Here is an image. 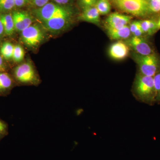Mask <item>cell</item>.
<instances>
[{
	"instance_id": "1",
	"label": "cell",
	"mask_w": 160,
	"mask_h": 160,
	"mask_svg": "<svg viewBox=\"0 0 160 160\" xmlns=\"http://www.w3.org/2000/svg\"><path fill=\"white\" fill-rule=\"evenodd\" d=\"M132 93L139 102L151 106L154 105L156 103V92L153 77L138 72L132 86Z\"/></svg>"
},
{
	"instance_id": "2",
	"label": "cell",
	"mask_w": 160,
	"mask_h": 160,
	"mask_svg": "<svg viewBox=\"0 0 160 160\" xmlns=\"http://www.w3.org/2000/svg\"><path fill=\"white\" fill-rule=\"evenodd\" d=\"M133 59L138 68V72L144 75L154 77L160 71V56L156 52L147 55L134 52Z\"/></svg>"
},
{
	"instance_id": "3",
	"label": "cell",
	"mask_w": 160,
	"mask_h": 160,
	"mask_svg": "<svg viewBox=\"0 0 160 160\" xmlns=\"http://www.w3.org/2000/svg\"><path fill=\"white\" fill-rule=\"evenodd\" d=\"M12 77L15 82L22 85L37 86L40 82L34 66L29 62L16 66L13 69Z\"/></svg>"
},
{
	"instance_id": "4",
	"label": "cell",
	"mask_w": 160,
	"mask_h": 160,
	"mask_svg": "<svg viewBox=\"0 0 160 160\" xmlns=\"http://www.w3.org/2000/svg\"><path fill=\"white\" fill-rule=\"evenodd\" d=\"M114 6L120 11L139 18L149 17L146 0H113Z\"/></svg>"
},
{
	"instance_id": "5",
	"label": "cell",
	"mask_w": 160,
	"mask_h": 160,
	"mask_svg": "<svg viewBox=\"0 0 160 160\" xmlns=\"http://www.w3.org/2000/svg\"><path fill=\"white\" fill-rule=\"evenodd\" d=\"M72 10L67 6H61L54 2H49L45 6L33 10V14L42 22Z\"/></svg>"
},
{
	"instance_id": "6",
	"label": "cell",
	"mask_w": 160,
	"mask_h": 160,
	"mask_svg": "<svg viewBox=\"0 0 160 160\" xmlns=\"http://www.w3.org/2000/svg\"><path fill=\"white\" fill-rule=\"evenodd\" d=\"M73 15L72 9L42 23L45 28L49 31L52 32L61 31L71 25Z\"/></svg>"
},
{
	"instance_id": "7",
	"label": "cell",
	"mask_w": 160,
	"mask_h": 160,
	"mask_svg": "<svg viewBox=\"0 0 160 160\" xmlns=\"http://www.w3.org/2000/svg\"><path fill=\"white\" fill-rule=\"evenodd\" d=\"M126 44L135 53L147 55L156 52L151 43L145 37H134L128 39Z\"/></svg>"
},
{
	"instance_id": "8",
	"label": "cell",
	"mask_w": 160,
	"mask_h": 160,
	"mask_svg": "<svg viewBox=\"0 0 160 160\" xmlns=\"http://www.w3.org/2000/svg\"><path fill=\"white\" fill-rule=\"evenodd\" d=\"M22 40L29 47L38 46L44 39V34L42 29L37 25H31L22 32Z\"/></svg>"
},
{
	"instance_id": "9",
	"label": "cell",
	"mask_w": 160,
	"mask_h": 160,
	"mask_svg": "<svg viewBox=\"0 0 160 160\" xmlns=\"http://www.w3.org/2000/svg\"><path fill=\"white\" fill-rule=\"evenodd\" d=\"M132 18L130 16L118 12H113L106 18L104 26L106 29H120L128 26L131 22Z\"/></svg>"
},
{
	"instance_id": "10",
	"label": "cell",
	"mask_w": 160,
	"mask_h": 160,
	"mask_svg": "<svg viewBox=\"0 0 160 160\" xmlns=\"http://www.w3.org/2000/svg\"><path fill=\"white\" fill-rule=\"evenodd\" d=\"M15 30L22 32L23 30L31 26L33 22V18L26 11H13L12 13Z\"/></svg>"
},
{
	"instance_id": "11",
	"label": "cell",
	"mask_w": 160,
	"mask_h": 160,
	"mask_svg": "<svg viewBox=\"0 0 160 160\" xmlns=\"http://www.w3.org/2000/svg\"><path fill=\"white\" fill-rule=\"evenodd\" d=\"M130 48L126 42L118 41L112 44L109 49V56L113 60L121 61L129 55Z\"/></svg>"
},
{
	"instance_id": "12",
	"label": "cell",
	"mask_w": 160,
	"mask_h": 160,
	"mask_svg": "<svg viewBox=\"0 0 160 160\" xmlns=\"http://www.w3.org/2000/svg\"><path fill=\"white\" fill-rule=\"evenodd\" d=\"M82 9V11L78 17L80 21L100 26V15L95 6L87 7Z\"/></svg>"
},
{
	"instance_id": "13",
	"label": "cell",
	"mask_w": 160,
	"mask_h": 160,
	"mask_svg": "<svg viewBox=\"0 0 160 160\" xmlns=\"http://www.w3.org/2000/svg\"><path fill=\"white\" fill-rule=\"evenodd\" d=\"M14 79L6 72H0V97L7 96L15 85Z\"/></svg>"
},
{
	"instance_id": "14",
	"label": "cell",
	"mask_w": 160,
	"mask_h": 160,
	"mask_svg": "<svg viewBox=\"0 0 160 160\" xmlns=\"http://www.w3.org/2000/svg\"><path fill=\"white\" fill-rule=\"evenodd\" d=\"M107 34L109 38L113 40L128 39L130 38L131 33L129 26H126L120 29H106Z\"/></svg>"
},
{
	"instance_id": "15",
	"label": "cell",
	"mask_w": 160,
	"mask_h": 160,
	"mask_svg": "<svg viewBox=\"0 0 160 160\" xmlns=\"http://www.w3.org/2000/svg\"><path fill=\"white\" fill-rule=\"evenodd\" d=\"M0 20L2 24L5 34L11 36L15 30L14 22L11 13H1Z\"/></svg>"
},
{
	"instance_id": "16",
	"label": "cell",
	"mask_w": 160,
	"mask_h": 160,
	"mask_svg": "<svg viewBox=\"0 0 160 160\" xmlns=\"http://www.w3.org/2000/svg\"><path fill=\"white\" fill-rule=\"evenodd\" d=\"M141 27L146 36L153 35L158 31L155 18L142 20Z\"/></svg>"
},
{
	"instance_id": "17",
	"label": "cell",
	"mask_w": 160,
	"mask_h": 160,
	"mask_svg": "<svg viewBox=\"0 0 160 160\" xmlns=\"http://www.w3.org/2000/svg\"><path fill=\"white\" fill-rule=\"evenodd\" d=\"M95 7L101 15L109 14L112 8L109 0H98Z\"/></svg>"
},
{
	"instance_id": "18",
	"label": "cell",
	"mask_w": 160,
	"mask_h": 160,
	"mask_svg": "<svg viewBox=\"0 0 160 160\" xmlns=\"http://www.w3.org/2000/svg\"><path fill=\"white\" fill-rule=\"evenodd\" d=\"M14 46L9 42L3 43L0 49L1 55L6 60L12 58Z\"/></svg>"
},
{
	"instance_id": "19",
	"label": "cell",
	"mask_w": 160,
	"mask_h": 160,
	"mask_svg": "<svg viewBox=\"0 0 160 160\" xmlns=\"http://www.w3.org/2000/svg\"><path fill=\"white\" fill-rule=\"evenodd\" d=\"M149 16L160 14V0H146Z\"/></svg>"
},
{
	"instance_id": "20",
	"label": "cell",
	"mask_w": 160,
	"mask_h": 160,
	"mask_svg": "<svg viewBox=\"0 0 160 160\" xmlns=\"http://www.w3.org/2000/svg\"><path fill=\"white\" fill-rule=\"evenodd\" d=\"M15 7L14 0H0V14L7 13Z\"/></svg>"
},
{
	"instance_id": "21",
	"label": "cell",
	"mask_w": 160,
	"mask_h": 160,
	"mask_svg": "<svg viewBox=\"0 0 160 160\" xmlns=\"http://www.w3.org/2000/svg\"><path fill=\"white\" fill-rule=\"evenodd\" d=\"M25 56V52L22 47L20 45L14 46L12 58L16 62L19 63L22 62Z\"/></svg>"
},
{
	"instance_id": "22",
	"label": "cell",
	"mask_w": 160,
	"mask_h": 160,
	"mask_svg": "<svg viewBox=\"0 0 160 160\" xmlns=\"http://www.w3.org/2000/svg\"><path fill=\"white\" fill-rule=\"evenodd\" d=\"M153 78L156 92V103H160V71L155 75Z\"/></svg>"
},
{
	"instance_id": "23",
	"label": "cell",
	"mask_w": 160,
	"mask_h": 160,
	"mask_svg": "<svg viewBox=\"0 0 160 160\" xmlns=\"http://www.w3.org/2000/svg\"><path fill=\"white\" fill-rule=\"evenodd\" d=\"M98 0H78L79 5L82 9L95 6Z\"/></svg>"
},
{
	"instance_id": "24",
	"label": "cell",
	"mask_w": 160,
	"mask_h": 160,
	"mask_svg": "<svg viewBox=\"0 0 160 160\" xmlns=\"http://www.w3.org/2000/svg\"><path fill=\"white\" fill-rule=\"evenodd\" d=\"M0 134L8 135L9 134V126L5 121L0 119Z\"/></svg>"
},
{
	"instance_id": "25",
	"label": "cell",
	"mask_w": 160,
	"mask_h": 160,
	"mask_svg": "<svg viewBox=\"0 0 160 160\" xmlns=\"http://www.w3.org/2000/svg\"><path fill=\"white\" fill-rule=\"evenodd\" d=\"M129 26L131 34H132L136 30L141 27V21H134L132 22Z\"/></svg>"
},
{
	"instance_id": "26",
	"label": "cell",
	"mask_w": 160,
	"mask_h": 160,
	"mask_svg": "<svg viewBox=\"0 0 160 160\" xmlns=\"http://www.w3.org/2000/svg\"><path fill=\"white\" fill-rule=\"evenodd\" d=\"M30 1L35 7L40 8L49 3V0H30Z\"/></svg>"
},
{
	"instance_id": "27",
	"label": "cell",
	"mask_w": 160,
	"mask_h": 160,
	"mask_svg": "<svg viewBox=\"0 0 160 160\" xmlns=\"http://www.w3.org/2000/svg\"><path fill=\"white\" fill-rule=\"evenodd\" d=\"M16 7L21 8L26 6L30 0H14Z\"/></svg>"
},
{
	"instance_id": "28",
	"label": "cell",
	"mask_w": 160,
	"mask_h": 160,
	"mask_svg": "<svg viewBox=\"0 0 160 160\" xmlns=\"http://www.w3.org/2000/svg\"><path fill=\"white\" fill-rule=\"evenodd\" d=\"M54 3L61 6H66L72 2V0H52Z\"/></svg>"
},
{
	"instance_id": "29",
	"label": "cell",
	"mask_w": 160,
	"mask_h": 160,
	"mask_svg": "<svg viewBox=\"0 0 160 160\" xmlns=\"http://www.w3.org/2000/svg\"><path fill=\"white\" fill-rule=\"evenodd\" d=\"M132 35V36L134 37H144L145 36L141 27H139L137 30H136Z\"/></svg>"
},
{
	"instance_id": "30",
	"label": "cell",
	"mask_w": 160,
	"mask_h": 160,
	"mask_svg": "<svg viewBox=\"0 0 160 160\" xmlns=\"http://www.w3.org/2000/svg\"><path fill=\"white\" fill-rule=\"evenodd\" d=\"M7 69L6 65H5V63L3 62L2 57L0 56V72H6Z\"/></svg>"
},
{
	"instance_id": "31",
	"label": "cell",
	"mask_w": 160,
	"mask_h": 160,
	"mask_svg": "<svg viewBox=\"0 0 160 160\" xmlns=\"http://www.w3.org/2000/svg\"><path fill=\"white\" fill-rule=\"evenodd\" d=\"M156 18H155L156 21L158 31L160 30V14L157 16Z\"/></svg>"
},
{
	"instance_id": "32",
	"label": "cell",
	"mask_w": 160,
	"mask_h": 160,
	"mask_svg": "<svg viewBox=\"0 0 160 160\" xmlns=\"http://www.w3.org/2000/svg\"><path fill=\"white\" fill-rule=\"evenodd\" d=\"M4 32V28L2 22L0 20V39L3 36V33Z\"/></svg>"
},
{
	"instance_id": "33",
	"label": "cell",
	"mask_w": 160,
	"mask_h": 160,
	"mask_svg": "<svg viewBox=\"0 0 160 160\" xmlns=\"http://www.w3.org/2000/svg\"><path fill=\"white\" fill-rule=\"evenodd\" d=\"M5 137H6V136L4 135L0 134V141L3 138H5Z\"/></svg>"
},
{
	"instance_id": "34",
	"label": "cell",
	"mask_w": 160,
	"mask_h": 160,
	"mask_svg": "<svg viewBox=\"0 0 160 160\" xmlns=\"http://www.w3.org/2000/svg\"><path fill=\"white\" fill-rule=\"evenodd\" d=\"M109 1H113V0H109Z\"/></svg>"
}]
</instances>
